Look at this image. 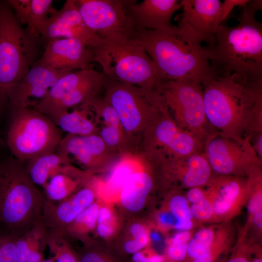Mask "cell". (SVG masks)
I'll list each match as a JSON object with an SVG mask.
<instances>
[{"label":"cell","instance_id":"cell-1","mask_svg":"<svg viewBox=\"0 0 262 262\" xmlns=\"http://www.w3.org/2000/svg\"><path fill=\"white\" fill-rule=\"evenodd\" d=\"M201 84L206 118L216 131L241 139L262 132V81L227 73Z\"/></svg>","mask_w":262,"mask_h":262},{"label":"cell","instance_id":"cell-2","mask_svg":"<svg viewBox=\"0 0 262 262\" xmlns=\"http://www.w3.org/2000/svg\"><path fill=\"white\" fill-rule=\"evenodd\" d=\"M262 0H249L234 26L221 24L212 46L202 47L217 76L234 74L248 81H262V24L255 17Z\"/></svg>","mask_w":262,"mask_h":262},{"label":"cell","instance_id":"cell-3","mask_svg":"<svg viewBox=\"0 0 262 262\" xmlns=\"http://www.w3.org/2000/svg\"><path fill=\"white\" fill-rule=\"evenodd\" d=\"M133 38L145 49L166 81L201 82L217 76L203 54L202 47L182 39L176 32L141 30L135 32Z\"/></svg>","mask_w":262,"mask_h":262},{"label":"cell","instance_id":"cell-4","mask_svg":"<svg viewBox=\"0 0 262 262\" xmlns=\"http://www.w3.org/2000/svg\"><path fill=\"white\" fill-rule=\"evenodd\" d=\"M44 198L24 162L10 158L1 164L0 226L17 238L23 236L41 220Z\"/></svg>","mask_w":262,"mask_h":262},{"label":"cell","instance_id":"cell-5","mask_svg":"<svg viewBox=\"0 0 262 262\" xmlns=\"http://www.w3.org/2000/svg\"><path fill=\"white\" fill-rule=\"evenodd\" d=\"M93 61L108 78L138 87L162 90L166 81L143 47L132 37L102 38L88 48Z\"/></svg>","mask_w":262,"mask_h":262},{"label":"cell","instance_id":"cell-6","mask_svg":"<svg viewBox=\"0 0 262 262\" xmlns=\"http://www.w3.org/2000/svg\"><path fill=\"white\" fill-rule=\"evenodd\" d=\"M41 37L30 34L16 19L8 0H0V106L14 85L37 62Z\"/></svg>","mask_w":262,"mask_h":262},{"label":"cell","instance_id":"cell-7","mask_svg":"<svg viewBox=\"0 0 262 262\" xmlns=\"http://www.w3.org/2000/svg\"><path fill=\"white\" fill-rule=\"evenodd\" d=\"M11 113L6 144L15 158L24 162L55 151L61 131L48 116L31 107Z\"/></svg>","mask_w":262,"mask_h":262},{"label":"cell","instance_id":"cell-8","mask_svg":"<svg viewBox=\"0 0 262 262\" xmlns=\"http://www.w3.org/2000/svg\"><path fill=\"white\" fill-rule=\"evenodd\" d=\"M103 87L106 99L116 111L121 127L127 131H135L143 118L152 119L166 107L161 92L156 89L119 82L104 74Z\"/></svg>","mask_w":262,"mask_h":262},{"label":"cell","instance_id":"cell-9","mask_svg":"<svg viewBox=\"0 0 262 262\" xmlns=\"http://www.w3.org/2000/svg\"><path fill=\"white\" fill-rule=\"evenodd\" d=\"M162 92L168 110L172 111L180 127L204 142L217 132L206 118L201 82L167 81Z\"/></svg>","mask_w":262,"mask_h":262},{"label":"cell","instance_id":"cell-10","mask_svg":"<svg viewBox=\"0 0 262 262\" xmlns=\"http://www.w3.org/2000/svg\"><path fill=\"white\" fill-rule=\"evenodd\" d=\"M203 152L213 174L248 177L261 169L250 137L241 139L217 132L206 140Z\"/></svg>","mask_w":262,"mask_h":262},{"label":"cell","instance_id":"cell-11","mask_svg":"<svg viewBox=\"0 0 262 262\" xmlns=\"http://www.w3.org/2000/svg\"><path fill=\"white\" fill-rule=\"evenodd\" d=\"M103 73L88 68L71 72L61 77L34 108L49 118L82 105L97 96L103 87Z\"/></svg>","mask_w":262,"mask_h":262},{"label":"cell","instance_id":"cell-12","mask_svg":"<svg viewBox=\"0 0 262 262\" xmlns=\"http://www.w3.org/2000/svg\"><path fill=\"white\" fill-rule=\"evenodd\" d=\"M182 13L177 33L189 43L207 46L215 42V33L221 22L228 16L223 2L219 0H182Z\"/></svg>","mask_w":262,"mask_h":262},{"label":"cell","instance_id":"cell-13","mask_svg":"<svg viewBox=\"0 0 262 262\" xmlns=\"http://www.w3.org/2000/svg\"><path fill=\"white\" fill-rule=\"evenodd\" d=\"M87 27L102 38H133L135 28L123 0H75Z\"/></svg>","mask_w":262,"mask_h":262},{"label":"cell","instance_id":"cell-14","mask_svg":"<svg viewBox=\"0 0 262 262\" xmlns=\"http://www.w3.org/2000/svg\"><path fill=\"white\" fill-rule=\"evenodd\" d=\"M250 177L213 174L203 187L213 209V222L228 223L246 204L251 189Z\"/></svg>","mask_w":262,"mask_h":262},{"label":"cell","instance_id":"cell-15","mask_svg":"<svg viewBox=\"0 0 262 262\" xmlns=\"http://www.w3.org/2000/svg\"><path fill=\"white\" fill-rule=\"evenodd\" d=\"M154 147H160L156 156L178 158L203 151L204 141L180 127L165 108L152 119Z\"/></svg>","mask_w":262,"mask_h":262},{"label":"cell","instance_id":"cell-16","mask_svg":"<svg viewBox=\"0 0 262 262\" xmlns=\"http://www.w3.org/2000/svg\"><path fill=\"white\" fill-rule=\"evenodd\" d=\"M40 37L45 43L57 38H75L88 48L97 45L101 39L85 24L75 0H67L61 9L52 11L41 28Z\"/></svg>","mask_w":262,"mask_h":262},{"label":"cell","instance_id":"cell-17","mask_svg":"<svg viewBox=\"0 0 262 262\" xmlns=\"http://www.w3.org/2000/svg\"><path fill=\"white\" fill-rule=\"evenodd\" d=\"M71 72L36 63L11 90L8 100L11 112L33 104L34 108L61 77Z\"/></svg>","mask_w":262,"mask_h":262},{"label":"cell","instance_id":"cell-18","mask_svg":"<svg viewBox=\"0 0 262 262\" xmlns=\"http://www.w3.org/2000/svg\"><path fill=\"white\" fill-rule=\"evenodd\" d=\"M126 12L136 31L153 30L175 33L176 26L172 22L173 14L182 7L180 0H125Z\"/></svg>","mask_w":262,"mask_h":262},{"label":"cell","instance_id":"cell-19","mask_svg":"<svg viewBox=\"0 0 262 262\" xmlns=\"http://www.w3.org/2000/svg\"><path fill=\"white\" fill-rule=\"evenodd\" d=\"M92 54L82 42L72 38H57L45 43L36 63L51 68L69 71L93 68Z\"/></svg>","mask_w":262,"mask_h":262},{"label":"cell","instance_id":"cell-20","mask_svg":"<svg viewBox=\"0 0 262 262\" xmlns=\"http://www.w3.org/2000/svg\"><path fill=\"white\" fill-rule=\"evenodd\" d=\"M156 158L178 189L203 187L213 174L203 151L178 158Z\"/></svg>","mask_w":262,"mask_h":262},{"label":"cell","instance_id":"cell-21","mask_svg":"<svg viewBox=\"0 0 262 262\" xmlns=\"http://www.w3.org/2000/svg\"><path fill=\"white\" fill-rule=\"evenodd\" d=\"M95 194L90 187H85L66 199L51 202L45 197L41 221L47 229L63 231L85 209L94 202Z\"/></svg>","mask_w":262,"mask_h":262},{"label":"cell","instance_id":"cell-22","mask_svg":"<svg viewBox=\"0 0 262 262\" xmlns=\"http://www.w3.org/2000/svg\"><path fill=\"white\" fill-rule=\"evenodd\" d=\"M105 144L102 138L94 134L79 136L67 134L62 138L55 152L66 159L72 156L79 163L88 168L96 166Z\"/></svg>","mask_w":262,"mask_h":262},{"label":"cell","instance_id":"cell-23","mask_svg":"<svg viewBox=\"0 0 262 262\" xmlns=\"http://www.w3.org/2000/svg\"><path fill=\"white\" fill-rule=\"evenodd\" d=\"M151 176L146 172L132 174L123 185L119 199L122 206L130 212H137L144 207L153 187Z\"/></svg>","mask_w":262,"mask_h":262},{"label":"cell","instance_id":"cell-24","mask_svg":"<svg viewBox=\"0 0 262 262\" xmlns=\"http://www.w3.org/2000/svg\"><path fill=\"white\" fill-rule=\"evenodd\" d=\"M69 161L56 152L35 157L24 162L32 181L43 188L49 179L60 172Z\"/></svg>","mask_w":262,"mask_h":262},{"label":"cell","instance_id":"cell-25","mask_svg":"<svg viewBox=\"0 0 262 262\" xmlns=\"http://www.w3.org/2000/svg\"><path fill=\"white\" fill-rule=\"evenodd\" d=\"M79 184V180L72 175V168L67 164L44 186L45 197L54 203L61 202L74 194Z\"/></svg>","mask_w":262,"mask_h":262},{"label":"cell","instance_id":"cell-26","mask_svg":"<svg viewBox=\"0 0 262 262\" xmlns=\"http://www.w3.org/2000/svg\"><path fill=\"white\" fill-rule=\"evenodd\" d=\"M100 114L106 126L100 131V137L105 144L110 146L116 145L120 139V127L121 126L118 116L108 101L98 98L97 97L91 99L88 103Z\"/></svg>","mask_w":262,"mask_h":262},{"label":"cell","instance_id":"cell-27","mask_svg":"<svg viewBox=\"0 0 262 262\" xmlns=\"http://www.w3.org/2000/svg\"><path fill=\"white\" fill-rule=\"evenodd\" d=\"M84 110L62 112L49 119L60 130L67 134L86 136L94 134V124L86 116Z\"/></svg>","mask_w":262,"mask_h":262},{"label":"cell","instance_id":"cell-28","mask_svg":"<svg viewBox=\"0 0 262 262\" xmlns=\"http://www.w3.org/2000/svg\"><path fill=\"white\" fill-rule=\"evenodd\" d=\"M233 239V229L227 223H223L218 236L209 247L189 262H222V257L232 248Z\"/></svg>","mask_w":262,"mask_h":262},{"label":"cell","instance_id":"cell-29","mask_svg":"<svg viewBox=\"0 0 262 262\" xmlns=\"http://www.w3.org/2000/svg\"><path fill=\"white\" fill-rule=\"evenodd\" d=\"M100 206L94 202L82 211L63 231L66 236L83 240L87 238L88 234L96 229Z\"/></svg>","mask_w":262,"mask_h":262},{"label":"cell","instance_id":"cell-30","mask_svg":"<svg viewBox=\"0 0 262 262\" xmlns=\"http://www.w3.org/2000/svg\"><path fill=\"white\" fill-rule=\"evenodd\" d=\"M47 246L54 262H80L78 253L72 248L63 231L47 229Z\"/></svg>","mask_w":262,"mask_h":262},{"label":"cell","instance_id":"cell-31","mask_svg":"<svg viewBox=\"0 0 262 262\" xmlns=\"http://www.w3.org/2000/svg\"><path fill=\"white\" fill-rule=\"evenodd\" d=\"M168 200L167 211L175 221L174 228L180 231L192 229L194 226L193 217L185 194L176 191Z\"/></svg>","mask_w":262,"mask_h":262},{"label":"cell","instance_id":"cell-32","mask_svg":"<svg viewBox=\"0 0 262 262\" xmlns=\"http://www.w3.org/2000/svg\"><path fill=\"white\" fill-rule=\"evenodd\" d=\"M185 195L193 218L202 222H213V207L206 197L203 187L187 189Z\"/></svg>","mask_w":262,"mask_h":262},{"label":"cell","instance_id":"cell-33","mask_svg":"<svg viewBox=\"0 0 262 262\" xmlns=\"http://www.w3.org/2000/svg\"><path fill=\"white\" fill-rule=\"evenodd\" d=\"M137 171L138 170L131 162H122L118 164L106 182L104 197L108 201L119 198L125 183L132 174Z\"/></svg>","mask_w":262,"mask_h":262},{"label":"cell","instance_id":"cell-34","mask_svg":"<svg viewBox=\"0 0 262 262\" xmlns=\"http://www.w3.org/2000/svg\"><path fill=\"white\" fill-rule=\"evenodd\" d=\"M222 224L202 228L192 237L188 244L185 262H190L209 247L218 235Z\"/></svg>","mask_w":262,"mask_h":262},{"label":"cell","instance_id":"cell-35","mask_svg":"<svg viewBox=\"0 0 262 262\" xmlns=\"http://www.w3.org/2000/svg\"><path fill=\"white\" fill-rule=\"evenodd\" d=\"M51 0H32L31 12L26 23V30L32 35L40 37L41 28L54 9Z\"/></svg>","mask_w":262,"mask_h":262},{"label":"cell","instance_id":"cell-36","mask_svg":"<svg viewBox=\"0 0 262 262\" xmlns=\"http://www.w3.org/2000/svg\"><path fill=\"white\" fill-rule=\"evenodd\" d=\"M129 232L131 238L124 242L121 248L122 253L134 254L146 247L149 244V233L142 224H132L129 228Z\"/></svg>","mask_w":262,"mask_h":262},{"label":"cell","instance_id":"cell-37","mask_svg":"<svg viewBox=\"0 0 262 262\" xmlns=\"http://www.w3.org/2000/svg\"><path fill=\"white\" fill-rule=\"evenodd\" d=\"M117 228L115 214L108 205L100 206L98 215L96 230L98 235L104 238L112 236Z\"/></svg>","mask_w":262,"mask_h":262},{"label":"cell","instance_id":"cell-38","mask_svg":"<svg viewBox=\"0 0 262 262\" xmlns=\"http://www.w3.org/2000/svg\"><path fill=\"white\" fill-rule=\"evenodd\" d=\"M45 228L41 220L29 231L17 238L16 242V262H26L36 238Z\"/></svg>","mask_w":262,"mask_h":262},{"label":"cell","instance_id":"cell-39","mask_svg":"<svg viewBox=\"0 0 262 262\" xmlns=\"http://www.w3.org/2000/svg\"><path fill=\"white\" fill-rule=\"evenodd\" d=\"M17 237L0 226V262H16Z\"/></svg>","mask_w":262,"mask_h":262},{"label":"cell","instance_id":"cell-40","mask_svg":"<svg viewBox=\"0 0 262 262\" xmlns=\"http://www.w3.org/2000/svg\"><path fill=\"white\" fill-rule=\"evenodd\" d=\"M80 262H120L109 253L87 245L80 253H78Z\"/></svg>","mask_w":262,"mask_h":262},{"label":"cell","instance_id":"cell-41","mask_svg":"<svg viewBox=\"0 0 262 262\" xmlns=\"http://www.w3.org/2000/svg\"><path fill=\"white\" fill-rule=\"evenodd\" d=\"M188 243L170 241L166 250L165 262H185Z\"/></svg>","mask_w":262,"mask_h":262},{"label":"cell","instance_id":"cell-42","mask_svg":"<svg viewBox=\"0 0 262 262\" xmlns=\"http://www.w3.org/2000/svg\"><path fill=\"white\" fill-rule=\"evenodd\" d=\"M15 16L22 26L26 24L32 5V0H8Z\"/></svg>","mask_w":262,"mask_h":262},{"label":"cell","instance_id":"cell-43","mask_svg":"<svg viewBox=\"0 0 262 262\" xmlns=\"http://www.w3.org/2000/svg\"><path fill=\"white\" fill-rule=\"evenodd\" d=\"M133 262H165L164 255L152 251L141 250L133 254Z\"/></svg>","mask_w":262,"mask_h":262},{"label":"cell","instance_id":"cell-44","mask_svg":"<svg viewBox=\"0 0 262 262\" xmlns=\"http://www.w3.org/2000/svg\"><path fill=\"white\" fill-rule=\"evenodd\" d=\"M248 244L240 243L235 246L229 260L226 262H248L246 251Z\"/></svg>","mask_w":262,"mask_h":262},{"label":"cell","instance_id":"cell-45","mask_svg":"<svg viewBox=\"0 0 262 262\" xmlns=\"http://www.w3.org/2000/svg\"><path fill=\"white\" fill-rule=\"evenodd\" d=\"M248 262H262V249L260 247L248 245L246 251Z\"/></svg>","mask_w":262,"mask_h":262},{"label":"cell","instance_id":"cell-46","mask_svg":"<svg viewBox=\"0 0 262 262\" xmlns=\"http://www.w3.org/2000/svg\"><path fill=\"white\" fill-rule=\"evenodd\" d=\"M250 140L258 158L262 162V132L255 134Z\"/></svg>","mask_w":262,"mask_h":262},{"label":"cell","instance_id":"cell-47","mask_svg":"<svg viewBox=\"0 0 262 262\" xmlns=\"http://www.w3.org/2000/svg\"><path fill=\"white\" fill-rule=\"evenodd\" d=\"M192 238V234L190 230L180 231L176 233L170 241L180 243H189Z\"/></svg>","mask_w":262,"mask_h":262},{"label":"cell","instance_id":"cell-48","mask_svg":"<svg viewBox=\"0 0 262 262\" xmlns=\"http://www.w3.org/2000/svg\"><path fill=\"white\" fill-rule=\"evenodd\" d=\"M251 219L252 221L253 224L255 226L256 229L259 230H262V212L257 213L253 215Z\"/></svg>","mask_w":262,"mask_h":262},{"label":"cell","instance_id":"cell-49","mask_svg":"<svg viewBox=\"0 0 262 262\" xmlns=\"http://www.w3.org/2000/svg\"><path fill=\"white\" fill-rule=\"evenodd\" d=\"M6 144V142L0 136V146H2Z\"/></svg>","mask_w":262,"mask_h":262},{"label":"cell","instance_id":"cell-50","mask_svg":"<svg viewBox=\"0 0 262 262\" xmlns=\"http://www.w3.org/2000/svg\"><path fill=\"white\" fill-rule=\"evenodd\" d=\"M39 262H54L51 258H49L47 260L44 259Z\"/></svg>","mask_w":262,"mask_h":262},{"label":"cell","instance_id":"cell-51","mask_svg":"<svg viewBox=\"0 0 262 262\" xmlns=\"http://www.w3.org/2000/svg\"><path fill=\"white\" fill-rule=\"evenodd\" d=\"M1 164H0V172H1Z\"/></svg>","mask_w":262,"mask_h":262}]
</instances>
